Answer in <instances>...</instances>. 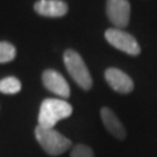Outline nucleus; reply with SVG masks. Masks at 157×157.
<instances>
[{
    "instance_id": "9d476101",
    "label": "nucleus",
    "mask_w": 157,
    "mask_h": 157,
    "mask_svg": "<svg viewBox=\"0 0 157 157\" xmlns=\"http://www.w3.org/2000/svg\"><path fill=\"white\" fill-rule=\"evenodd\" d=\"M21 90V82L15 77H6L0 80V92L5 94H15Z\"/></svg>"
},
{
    "instance_id": "20e7f679",
    "label": "nucleus",
    "mask_w": 157,
    "mask_h": 157,
    "mask_svg": "<svg viewBox=\"0 0 157 157\" xmlns=\"http://www.w3.org/2000/svg\"><path fill=\"white\" fill-rule=\"evenodd\" d=\"M105 37L108 43L132 56H137L141 52V48L133 35L119 28H109L105 33Z\"/></svg>"
},
{
    "instance_id": "9b49d317",
    "label": "nucleus",
    "mask_w": 157,
    "mask_h": 157,
    "mask_svg": "<svg viewBox=\"0 0 157 157\" xmlns=\"http://www.w3.org/2000/svg\"><path fill=\"white\" fill-rule=\"evenodd\" d=\"M17 49L10 42H0V63L11 62L15 58Z\"/></svg>"
},
{
    "instance_id": "39448f33",
    "label": "nucleus",
    "mask_w": 157,
    "mask_h": 157,
    "mask_svg": "<svg viewBox=\"0 0 157 157\" xmlns=\"http://www.w3.org/2000/svg\"><path fill=\"white\" fill-rule=\"evenodd\" d=\"M106 13L114 26L119 29L124 28L130 19V4L128 0H107Z\"/></svg>"
},
{
    "instance_id": "423d86ee",
    "label": "nucleus",
    "mask_w": 157,
    "mask_h": 157,
    "mask_svg": "<svg viewBox=\"0 0 157 157\" xmlns=\"http://www.w3.org/2000/svg\"><path fill=\"white\" fill-rule=\"evenodd\" d=\"M105 79L108 85L119 93L127 94L134 89V82L127 73L117 67H109L105 71Z\"/></svg>"
},
{
    "instance_id": "f257e3e1",
    "label": "nucleus",
    "mask_w": 157,
    "mask_h": 157,
    "mask_svg": "<svg viewBox=\"0 0 157 157\" xmlns=\"http://www.w3.org/2000/svg\"><path fill=\"white\" fill-rule=\"evenodd\" d=\"M72 114V106L65 100L48 98L41 104L39 112V126L43 128H54L55 124Z\"/></svg>"
},
{
    "instance_id": "f03ea898",
    "label": "nucleus",
    "mask_w": 157,
    "mask_h": 157,
    "mask_svg": "<svg viewBox=\"0 0 157 157\" xmlns=\"http://www.w3.org/2000/svg\"><path fill=\"white\" fill-rule=\"evenodd\" d=\"M35 137L43 150L51 156H58L71 147V141L54 128L37 126L35 128Z\"/></svg>"
},
{
    "instance_id": "6e6552de",
    "label": "nucleus",
    "mask_w": 157,
    "mask_h": 157,
    "mask_svg": "<svg viewBox=\"0 0 157 157\" xmlns=\"http://www.w3.org/2000/svg\"><path fill=\"white\" fill-rule=\"evenodd\" d=\"M34 10L42 17H61L67 14L69 7L63 0H39L35 2Z\"/></svg>"
},
{
    "instance_id": "7ed1b4c3",
    "label": "nucleus",
    "mask_w": 157,
    "mask_h": 157,
    "mask_svg": "<svg viewBox=\"0 0 157 157\" xmlns=\"http://www.w3.org/2000/svg\"><path fill=\"white\" fill-rule=\"evenodd\" d=\"M64 64L67 67V72L77 84L83 89V90H90L92 87V77L90 75V71L86 67L85 62L83 61L82 56L77 51L67 49L64 52Z\"/></svg>"
},
{
    "instance_id": "0eeeda50",
    "label": "nucleus",
    "mask_w": 157,
    "mask_h": 157,
    "mask_svg": "<svg viewBox=\"0 0 157 157\" xmlns=\"http://www.w3.org/2000/svg\"><path fill=\"white\" fill-rule=\"evenodd\" d=\"M42 82L47 90L51 91L61 98L70 97V86L65 78L55 70H45L42 75Z\"/></svg>"
},
{
    "instance_id": "f8f14e48",
    "label": "nucleus",
    "mask_w": 157,
    "mask_h": 157,
    "mask_svg": "<svg viewBox=\"0 0 157 157\" xmlns=\"http://www.w3.org/2000/svg\"><path fill=\"white\" fill-rule=\"evenodd\" d=\"M71 157H94V152L89 146L85 144H77L72 148L70 152Z\"/></svg>"
},
{
    "instance_id": "1a4fd4ad",
    "label": "nucleus",
    "mask_w": 157,
    "mask_h": 157,
    "mask_svg": "<svg viewBox=\"0 0 157 157\" xmlns=\"http://www.w3.org/2000/svg\"><path fill=\"white\" fill-rule=\"evenodd\" d=\"M100 115L104 126L114 137H117L119 140L126 139L127 134H126V129H124V124H121V121L119 120L117 114L113 112L112 109H109L108 107H102Z\"/></svg>"
}]
</instances>
